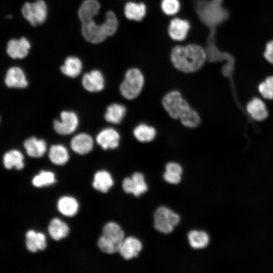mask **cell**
I'll list each match as a JSON object with an SVG mask.
<instances>
[{
	"instance_id": "obj_1",
	"label": "cell",
	"mask_w": 273,
	"mask_h": 273,
	"mask_svg": "<svg viewBox=\"0 0 273 273\" xmlns=\"http://www.w3.org/2000/svg\"><path fill=\"white\" fill-rule=\"evenodd\" d=\"M171 62L177 70L185 73L198 71L207 59V53L201 46L196 43L177 45L170 53Z\"/></svg>"
},
{
	"instance_id": "obj_2",
	"label": "cell",
	"mask_w": 273,
	"mask_h": 273,
	"mask_svg": "<svg viewBox=\"0 0 273 273\" xmlns=\"http://www.w3.org/2000/svg\"><path fill=\"white\" fill-rule=\"evenodd\" d=\"M124 239V234L120 226L114 222H109L104 226L103 235L99 238L98 245L103 252L113 254L119 251Z\"/></svg>"
},
{
	"instance_id": "obj_3",
	"label": "cell",
	"mask_w": 273,
	"mask_h": 273,
	"mask_svg": "<svg viewBox=\"0 0 273 273\" xmlns=\"http://www.w3.org/2000/svg\"><path fill=\"white\" fill-rule=\"evenodd\" d=\"M145 84V77L140 69L136 67L128 69L119 86L122 96L128 100L136 99L141 93Z\"/></svg>"
},
{
	"instance_id": "obj_4",
	"label": "cell",
	"mask_w": 273,
	"mask_h": 273,
	"mask_svg": "<svg viewBox=\"0 0 273 273\" xmlns=\"http://www.w3.org/2000/svg\"><path fill=\"white\" fill-rule=\"evenodd\" d=\"M162 105L170 117L178 120L191 108L188 101L177 90L166 93L162 98Z\"/></svg>"
},
{
	"instance_id": "obj_5",
	"label": "cell",
	"mask_w": 273,
	"mask_h": 273,
	"mask_svg": "<svg viewBox=\"0 0 273 273\" xmlns=\"http://www.w3.org/2000/svg\"><path fill=\"white\" fill-rule=\"evenodd\" d=\"M23 18L32 26L44 23L48 15V7L44 0L26 2L21 8Z\"/></svg>"
},
{
	"instance_id": "obj_6",
	"label": "cell",
	"mask_w": 273,
	"mask_h": 273,
	"mask_svg": "<svg viewBox=\"0 0 273 273\" xmlns=\"http://www.w3.org/2000/svg\"><path fill=\"white\" fill-rule=\"evenodd\" d=\"M179 220V216L166 207H159L154 213V226L164 234L171 233Z\"/></svg>"
},
{
	"instance_id": "obj_7",
	"label": "cell",
	"mask_w": 273,
	"mask_h": 273,
	"mask_svg": "<svg viewBox=\"0 0 273 273\" xmlns=\"http://www.w3.org/2000/svg\"><path fill=\"white\" fill-rule=\"evenodd\" d=\"M81 23L82 36L88 42L100 43L108 38L104 31L102 22H98L93 19Z\"/></svg>"
},
{
	"instance_id": "obj_8",
	"label": "cell",
	"mask_w": 273,
	"mask_h": 273,
	"mask_svg": "<svg viewBox=\"0 0 273 273\" xmlns=\"http://www.w3.org/2000/svg\"><path fill=\"white\" fill-rule=\"evenodd\" d=\"M31 48V42L26 37L13 38L7 42L6 53L12 59H23L28 55Z\"/></svg>"
},
{
	"instance_id": "obj_9",
	"label": "cell",
	"mask_w": 273,
	"mask_h": 273,
	"mask_svg": "<svg viewBox=\"0 0 273 273\" xmlns=\"http://www.w3.org/2000/svg\"><path fill=\"white\" fill-rule=\"evenodd\" d=\"M61 121L55 120L54 128L56 132L61 135H68L74 132L78 124L76 114L72 111H63L60 115Z\"/></svg>"
},
{
	"instance_id": "obj_10",
	"label": "cell",
	"mask_w": 273,
	"mask_h": 273,
	"mask_svg": "<svg viewBox=\"0 0 273 273\" xmlns=\"http://www.w3.org/2000/svg\"><path fill=\"white\" fill-rule=\"evenodd\" d=\"M5 82L7 86L11 88H24L28 84L25 71L18 65H12L7 69Z\"/></svg>"
},
{
	"instance_id": "obj_11",
	"label": "cell",
	"mask_w": 273,
	"mask_h": 273,
	"mask_svg": "<svg viewBox=\"0 0 273 273\" xmlns=\"http://www.w3.org/2000/svg\"><path fill=\"white\" fill-rule=\"evenodd\" d=\"M82 84L84 88L89 92H98L103 89L105 86V78L102 72L93 69L83 74Z\"/></svg>"
},
{
	"instance_id": "obj_12",
	"label": "cell",
	"mask_w": 273,
	"mask_h": 273,
	"mask_svg": "<svg viewBox=\"0 0 273 273\" xmlns=\"http://www.w3.org/2000/svg\"><path fill=\"white\" fill-rule=\"evenodd\" d=\"M190 28L191 25L187 20L176 17L169 22L167 32L171 39L181 41L186 38Z\"/></svg>"
},
{
	"instance_id": "obj_13",
	"label": "cell",
	"mask_w": 273,
	"mask_h": 273,
	"mask_svg": "<svg viewBox=\"0 0 273 273\" xmlns=\"http://www.w3.org/2000/svg\"><path fill=\"white\" fill-rule=\"evenodd\" d=\"M122 187L126 193H132L135 196H140L148 190L144 175L139 172L134 173L131 177L125 178L123 180Z\"/></svg>"
},
{
	"instance_id": "obj_14",
	"label": "cell",
	"mask_w": 273,
	"mask_h": 273,
	"mask_svg": "<svg viewBox=\"0 0 273 273\" xmlns=\"http://www.w3.org/2000/svg\"><path fill=\"white\" fill-rule=\"evenodd\" d=\"M120 136L113 128L108 127L102 130L97 135V143L104 149H113L119 145Z\"/></svg>"
},
{
	"instance_id": "obj_15",
	"label": "cell",
	"mask_w": 273,
	"mask_h": 273,
	"mask_svg": "<svg viewBox=\"0 0 273 273\" xmlns=\"http://www.w3.org/2000/svg\"><path fill=\"white\" fill-rule=\"evenodd\" d=\"M83 64L80 58L74 55H69L65 58L63 63L59 67L60 72L64 75L76 78L81 73Z\"/></svg>"
},
{
	"instance_id": "obj_16",
	"label": "cell",
	"mask_w": 273,
	"mask_h": 273,
	"mask_svg": "<svg viewBox=\"0 0 273 273\" xmlns=\"http://www.w3.org/2000/svg\"><path fill=\"white\" fill-rule=\"evenodd\" d=\"M101 8V4L98 0H84L78 10V16L81 23L95 19L99 14Z\"/></svg>"
},
{
	"instance_id": "obj_17",
	"label": "cell",
	"mask_w": 273,
	"mask_h": 273,
	"mask_svg": "<svg viewBox=\"0 0 273 273\" xmlns=\"http://www.w3.org/2000/svg\"><path fill=\"white\" fill-rule=\"evenodd\" d=\"M94 141L92 137L85 133H80L72 138L70 142L71 149L75 153L84 155L93 149Z\"/></svg>"
},
{
	"instance_id": "obj_18",
	"label": "cell",
	"mask_w": 273,
	"mask_h": 273,
	"mask_svg": "<svg viewBox=\"0 0 273 273\" xmlns=\"http://www.w3.org/2000/svg\"><path fill=\"white\" fill-rule=\"evenodd\" d=\"M146 12V6L143 3L129 2L123 7L124 15L129 20L141 21L145 18Z\"/></svg>"
},
{
	"instance_id": "obj_19",
	"label": "cell",
	"mask_w": 273,
	"mask_h": 273,
	"mask_svg": "<svg viewBox=\"0 0 273 273\" xmlns=\"http://www.w3.org/2000/svg\"><path fill=\"white\" fill-rule=\"evenodd\" d=\"M142 248L141 242L137 239L129 237L124 239L119 252L125 259H130L138 256Z\"/></svg>"
},
{
	"instance_id": "obj_20",
	"label": "cell",
	"mask_w": 273,
	"mask_h": 273,
	"mask_svg": "<svg viewBox=\"0 0 273 273\" xmlns=\"http://www.w3.org/2000/svg\"><path fill=\"white\" fill-rule=\"evenodd\" d=\"M24 147L27 154L34 158L42 156L47 150V144L44 140L32 136L25 141Z\"/></svg>"
},
{
	"instance_id": "obj_21",
	"label": "cell",
	"mask_w": 273,
	"mask_h": 273,
	"mask_svg": "<svg viewBox=\"0 0 273 273\" xmlns=\"http://www.w3.org/2000/svg\"><path fill=\"white\" fill-rule=\"evenodd\" d=\"M26 245L27 249L31 252L43 250L47 246L46 237L41 233L30 230L26 234Z\"/></svg>"
},
{
	"instance_id": "obj_22",
	"label": "cell",
	"mask_w": 273,
	"mask_h": 273,
	"mask_svg": "<svg viewBox=\"0 0 273 273\" xmlns=\"http://www.w3.org/2000/svg\"><path fill=\"white\" fill-rule=\"evenodd\" d=\"M126 111V108L123 105L113 103L107 108L105 119L109 123L119 124L125 117Z\"/></svg>"
},
{
	"instance_id": "obj_23",
	"label": "cell",
	"mask_w": 273,
	"mask_h": 273,
	"mask_svg": "<svg viewBox=\"0 0 273 273\" xmlns=\"http://www.w3.org/2000/svg\"><path fill=\"white\" fill-rule=\"evenodd\" d=\"M134 138L141 143H149L153 141L157 134L155 127L145 123H141L133 130Z\"/></svg>"
},
{
	"instance_id": "obj_24",
	"label": "cell",
	"mask_w": 273,
	"mask_h": 273,
	"mask_svg": "<svg viewBox=\"0 0 273 273\" xmlns=\"http://www.w3.org/2000/svg\"><path fill=\"white\" fill-rule=\"evenodd\" d=\"M247 109L251 117L257 121L263 120L268 115L265 105L258 98H254L249 102Z\"/></svg>"
},
{
	"instance_id": "obj_25",
	"label": "cell",
	"mask_w": 273,
	"mask_h": 273,
	"mask_svg": "<svg viewBox=\"0 0 273 273\" xmlns=\"http://www.w3.org/2000/svg\"><path fill=\"white\" fill-rule=\"evenodd\" d=\"M113 180L109 172L106 170L97 171L94 175V188L103 193H107L113 186Z\"/></svg>"
},
{
	"instance_id": "obj_26",
	"label": "cell",
	"mask_w": 273,
	"mask_h": 273,
	"mask_svg": "<svg viewBox=\"0 0 273 273\" xmlns=\"http://www.w3.org/2000/svg\"><path fill=\"white\" fill-rule=\"evenodd\" d=\"M58 210L65 216L71 217L77 212L78 204L75 199L72 197H61L57 203Z\"/></svg>"
},
{
	"instance_id": "obj_27",
	"label": "cell",
	"mask_w": 273,
	"mask_h": 273,
	"mask_svg": "<svg viewBox=\"0 0 273 273\" xmlns=\"http://www.w3.org/2000/svg\"><path fill=\"white\" fill-rule=\"evenodd\" d=\"M24 157L17 150H12L6 152L3 157L4 165L8 169L15 167L20 170L24 167Z\"/></svg>"
},
{
	"instance_id": "obj_28",
	"label": "cell",
	"mask_w": 273,
	"mask_h": 273,
	"mask_svg": "<svg viewBox=\"0 0 273 273\" xmlns=\"http://www.w3.org/2000/svg\"><path fill=\"white\" fill-rule=\"evenodd\" d=\"M48 230L51 237L54 240L58 241L66 237L69 232V228L65 222L55 218L51 221Z\"/></svg>"
},
{
	"instance_id": "obj_29",
	"label": "cell",
	"mask_w": 273,
	"mask_h": 273,
	"mask_svg": "<svg viewBox=\"0 0 273 273\" xmlns=\"http://www.w3.org/2000/svg\"><path fill=\"white\" fill-rule=\"evenodd\" d=\"M49 157L55 164H65L69 159V154L66 147L62 145H54L50 147Z\"/></svg>"
},
{
	"instance_id": "obj_30",
	"label": "cell",
	"mask_w": 273,
	"mask_h": 273,
	"mask_svg": "<svg viewBox=\"0 0 273 273\" xmlns=\"http://www.w3.org/2000/svg\"><path fill=\"white\" fill-rule=\"evenodd\" d=\"M188 239L191 246L194 249L204 248L209 242V236L203 231H191L188 234Z\"/></svg>"
},
{
	"instance_id": "obj_31",
	"label": "cell",
	"mask_w": 273,
	"mask_h": 273,
	"mask_svg": "<svg viewBox=\"0 0 273 273\" xmlns=\"http://www.w3.org/2000/svg\"><path fill=\"white\" fill-rule=\"evenodd\" d=\"M56 182L55 174L48 171L42 170L32 179V184L36 187H42L52 185Z\"/></svg>"
},
{
	"instance_id": "obj_32",
	"label": "cell",
	"mask_w": 273,
	"mask_h": 273,
	"mask_svg": "<svg viewBox=\"0 0 273 273\" xmlns=\"http://www.w3.org/2000/svg\"><path fill=\"white\" fill-rule=\"evenodd\" d=\"M181 123L185 127L195 128L200 123V117L198 112L191 108L180 119Z\"/></svg>"
},
{
	"instance_id": "obj_33",
	"label": "cell",
	"mask_w": 273,
	"mask_h": 273,
	"mask_svg": "<svg viewBox=\"0 0 273 273\" xmlns=\"http://www.w3.org/2000/svg\"><path fill=\"white\" fill-rule=\"evenodd\" d=\"M160 7L164 14L173 16L179 12L180 4L179 0H162Z\"/></svg>"
},
{
	"instance_id": "obj_34",
	"label": "cell",
	"mask_w": 273,
	"mask_h": 273,
	"mask_svg": "<svg viewBox=\"0 0 273 273\" xmlns=\"http://www.w3.org/2000/svg\"><path fill=\"white\" fill-rule=\"evenodd\" d=\"M165 170L166 172L181 175L183 173V169L181 165L174 162H170L168 163L165 166Z\"/></svg>"
},
{
	"instance_id": "obj_35",
	"label": "cell",
	"mask_w": 273,
	"mask_h": 273,
	"mask_svg": "<svg viewBox=\"0 0 273 273\" xmlns=\"http://www.w3.org/2000/svg\"><path fill=\"white\" fill-rule=\"evenodd\" d=\"M258 88L259 92L264 98L267 99H273V90L265 81L261 83Z\"/></svg>"
},
{
	"instance_id": "obj_36",
	"label": "cell",
	"mask_w": 273,
	"mask_h": 273,
	"mask_svg": "<svg viewBox=\"0 0 273 273\" xmlns=\"http://www.w3.org/2000/svg\"><path fill=\"white\" fill-rule=\"evenodd\" d=\"M163 178L165 181L170 184H177L181 180V175L170 173L165 171L163 174Z\"/></svg>"
},
{
	"instance_id": "obj_37",
	"label": "cell",
	"mask_w": 273,
	"mask_h": 273,
	"mask_svg": "<svg viewBox=\"0 0 273 273\" xmlns=\"http://www.w3.org/2000/svg\"><path fill=\"white\" fill-rule=\"evenodd\" d=\"M264 56L269 62L273 63V40L267 43Z\"/></svg>"
},
{
	"instance_id": "obj_38",
	"label": "cell",
	"mask_w": 273,
	"mask_h": 273,
	"mask_svg": "<svg viewBox=\"0 0 273 273\" xmlns=\"http://www.w3.org/2000/svg\"><path fill=\"white\" fill-rule=\"evenodd\" d=\"M265 82L273 90V76L267 77L265 79Z\"/></svg>"
}]
</instances>
